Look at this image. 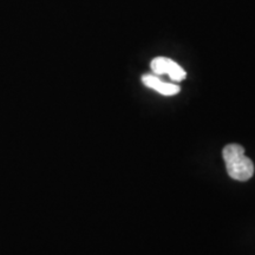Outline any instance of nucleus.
Here are the masks:
<instances>
[{
	"label": "nucleus",
	"mask_w": 255,
	"mask_h": 255,
	"mask_svg": "<svg viewBox=\"0 0 255 255\" xmlns=\"http://www.w3.org/2000/svg\"><path fill=\"white\" fill-rule=\"evenodd\" d=\"M142 82L145 87L152 89V90L159 92L163 96H174L180 92V87L176 84L162 82L156 75H143Z\"/></svg>",
	"instance_id": "nucleus-3"
},
{
	"label": "nucleus",
	"mask_w": 255,
	"mask_h": 255,
	"mask_svg": "<svg viewBox=\"0 0 255 255\" xmlns=\"http://www.w3.org/2000/svg\"><path fill=\"white\" fill-rule=\"evenodd\" d=\"M222 156L229 176L237 181H248L254 174V164L245 156V148L240 144H228L223 148Z\"/></svg>",
	"instance_id": "nucleus-1"
},
{
	"label": "nucleus",
	"mask_w": 255,
	"mask_h": 255,
	"mask_svg": "<svg viewBox=\"0 0 255 255\" xmlns=\"http://www.w3.org/2000/svg\"><path fill=\"white\" fill-rule=\"evenodd\" d=\"M150 68L154 75H169V77L175 82H182L183 79H186L187 76L182 66L178 65L173 59L165 58V57H156V58L152 59Z\"/></svg>",
	"instance_id": "nucleus-2"
}]
</instances>
